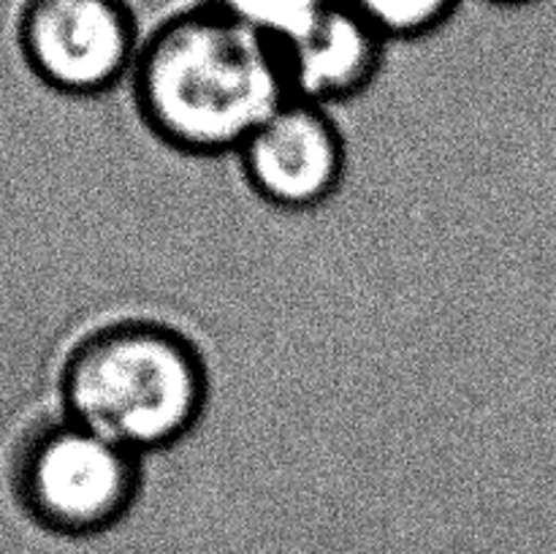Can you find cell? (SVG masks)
<instances>
[{"mask_svg": "<svg viewBox=\"0 0 556 554\" xmlns=\"http://www.w3.org/2000/svg\"><path fill=\"white\" fill-rule=\"evenodd\" d=\"M130 76L147 125L193 155L237 152L293 98L280 47L210 3L161 22Z\"/></svg>", "mask_w": 556, "mask_h": 554, "instance_id": "cell-1", "label": "cell"}, {"mask_svg": "<svg viewBox=\"0 0 556 554\" xmlns=\"http://www.w3.org/2000/svg\"><path fill=\"white\" fill-rule=\"evenodd\" d=\"M60 391L68 421L141 456L195 427L206 405V373L179 331L123 320L71 351Z\"/></svg>", "mask_w": 556, "mask_h": 554, "instance_id": "cell-2", "label": "cell"}, {"mask_svg": "<svg viewBox=\"0 0 556 554\" xmlns=\"http://www.w3.org/2000/svg\"><path fill=\"white\" fill-rule=\"evenodd\" d=\"M139 456L81 424L47 427L27 445L20 494L27 514L58 536H96L134 505Z\"/></svg>", "mask_w": 556, "mask_h": 554, "instance_id": "cell-3", "label": "cell"}, {"mask_svg": "<svg viewBox=\"0 0 556 554\" xmlns=\"http://www.w3.org/2000/svg\"><path fill=\"white\" fill-rule=\"evenodd\" d=\"M128 0H27L20 43L43 85L98 96L134 74L141 52Z\"/></svg>", "mask_w": 556, "mask_h": 554, "instance_id": "cell-4", "label": "cell"}, {"mask_svg": "<svg viewBox=\"0 0 556 554\" xmlns=\"http://www.w3.org/2000/svg\"><path fill=\"white\" fill-rule=\"evenodd\" d=\"M250 188L282 210L329 199L345 172V141L326 106L288 98L237 150Z\"/></svg>", "mask_w": 556, "mask_h": 554, "instance_id": "cell-5", "label": "cell"}, {"mask_svg": "<svg viewBox=\"0 0 556 554\" xmlns=\"http://www.w3.org/2000/svg\"><path fill=\"white\" fill-rule=\"evenodd\" d=\"M386 43L351 5L331 0L296 41L280 49L291 96L318 106L353 98L380 71Z\"/></svg>", "mask_w": 556, "mask_h": 554, "instance_id": "cell-6", "label": "cell"}, {"mask_svg": "<svg viewBox=\"0 0 556 554\" xmlns=\"http://www.w3.org/2000/svg\"><path fill=\"white\" fill-rule=\"evenodd\" d=\"M277 47L296 41L331 0H204Z\"/></svg>", "mask_w": 556, "mask_h": 554, "instance_id": "cell-7", "label": "cell"}, {"mask_svg": "<svg viewBox=\"0 0 556 554\" xmlns=\"http://www.w3.org/2000/svg\"><path fill=\"white\" fill-rule=\"evenodd\" d=\"M369 22L386 41L421 38L443 27L462 0H342Z\"/></svg>", "mask_w": 556, "mask_h": 554, "instance_id": "cell-8", "label": "cell"}, {"mask_svg": "<svg viewBox=\"0 0 556 554\" xmlns=\"http://www.w3.org/2000/svg\"><path fill=\"white\" fill-rule=\"evenodd\" d=\"M489 3H497V5H530V3H538V0H489Z\"/></svg>", "mask_w": 556, "mask_h": 554, "instance_id": "cell-9", "label": "cell"}]
</instances>
